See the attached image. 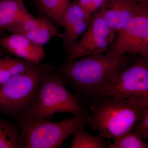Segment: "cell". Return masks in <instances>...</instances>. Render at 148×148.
Instances as JSON below:
<instances>
[{
	"label": "cell",
	"instance_id": "6da1fadb",
	"mask_svg": "<svg viewBox=\"0 0 148 148\" xmlns=\"http://www.w3.org/2000/svg\"><path fill=\"white\" fill-rule=\"evenodd\" d=\"M106 53L90 56L57 67L67 87L73 91L82 104L90 107L100 100L101 89L120 72L130 66L125 56Z\"/></svg>",
	"mask_w": 148,
	"mask_h": 148
},
{
	"label": "cell",
	"instance_id": "7a4b0ae2",
	"mask_svg": "<svg viewBox=\"0 0 148 148\" xmlns=\"http://www.w3.org/2000/svg\"><path fill=\"white\" fill-rule=\"evenodd\" d=\"M87 124L98 135L113 140L132 130L144 118L148 101L136 98L106 97L89 107Z\"/></svg>",
	"mask_w": 148,
	"mask_h": 148
},
{
	"label": "cell",
	"instance_id": "3957f363",
	"mask_svg": "<svg viewBox=\"0 0 148 148\" xmlns=\"http://www.w3.org/2000/svg\"><path fill=\"white\" fill-rule=\"evenodd\" d=\"M67 87L57 67L52 65L32 106L17 121L49 118L60 113L89 115L79 98Z\"/></svg>",
	"mask_w": 148,
	"mask_h": 148
},
{
	"label": "cell",
	"instance_id": "277c9868",
	"mask_svg": "<svg viewBox=\"0 0 148 148\" xmlns=\"http://www.w3.org/2000/svg\"><path fill=\"white\" fill-rule=\"evenodd\" d=\"M88 116H77L61 121L49 118L18 122V148H60L77 129L87 125Z\"/></svg>",
	"mask_w": 148,
	"mask_h": 148
},
{
	"label": "cell",
	"instance_id": "5b68a950",
	"mask_svg": "<svg viewBox=\"0 0 148 148\" xmlns=\"http://www.w3.org/2000/svg\"><path fill=\"white\" fill-rule=\"evenodd\" d=\"M51 66L40 64L0 85V113L20 119L32 106Z\"/></svg>",
	"mask_w": 148,
	"mask_h": 148
},
{
	"label": "cell",
	"instance_id": "8992f818",
	"mask_svg": "<svg viewBox=\"0 0 148 148\" xmlns=\"http://www.w3.org/2000/svg\"><path fill=\"white\" fill-rule=\"evenodd\" d=\"M136 98L148 101V57L140 56L101 89L104 97Z\"/></svg>",
	"mask_w": 148,
	"mask_h": 148
},
{
	"label": "cell",
	"instance_id": "52a82bcc",
	"mask_svg": "<svg viewBox=\"0 0 148 148\" xmlns=\"http://www.w3.org/2000/svg\"><path fill=\"white\" fill-rule=\"evenodd\" d=\"M116 35L101 14L97 12L93 15L91 23L81 38L67 51L64 63L106 53L113 43Z\"/></svg>",
	"mask_w": 148,
	"mask_h": 148
},
{
	"label": "cell",
	"instance_id": "ba28073f",
	"mask_svg": "<svg viewBox=\"0 0 148 148\" xmlns=\"http://www.w3.org/2000/svg\"><path fill=\"white\" fill-rule=\"evenodd\" d=\"M106 53L118 57L138 54L148 57V5L116 34Z\"/></svg>",
	"mask_w": 148,
	"mask_h": 148
},
{
	"label": "cell",
	"instance_id": "9c48e42d",
	"mask_svg": "<svg viewBox=\"0 0 148 148\" xmlns=\"http://www.w3.org/2000/svg\"><path fill=\"white\" fill-rule=\"evenodd\" d=\"M148 5L131 0H105L98 12L110 28L117 34Z\"/></svg>",
	"mask_w": 148,
	"mask_h": 148
},
{
	"label": "cell",
	"instance_id": "30bf717a",
	"mask_svg": "<svg viewBox=\"0 0 148 148\" xmlns=\"http://www.w3.org/2000/svg\"><path fill=\"white\" fill-rule=\"evenodd\" d=\"M93 16L86 13L77 0L71 2L63 18L62 27L65 29L64 45L68 50L79 40L89 27Z\"/></svg>",
	"mask_w": 148,
	"mask_h": 148
},
{
	"label": "cell",
	"instance_id": "8fae6325",
	"mask_svg": "<svg viewBox=\"0 0 148 148\" xmlns=\"http://www.w3.org/2000/svg\"><path fill=\"white\" fill-rule=\"evenodd\" d=\"M0 45L9 53L35 64H40L45 58L43 46L20 34H10L0 38Z\"/></svg>",
	"mask_w": 148,
	"mask_h": 148
},
{
	"label": "cell",
	"instance_id": "7c38bea8",
	"mask_svg": "<svg viewBox=\"0 0 148 148\" xmlns=\"http://www.w3.org/2000/svg\"><path fill=\"white\" fill-rule=\"evenodd\" d=\"M29 14L23 0H0V29L6 31Z\"/></svg>",
	"mask_w": 148,
	"mask_h": 148
},
{
	"label": "cell",
	"instance_id": "4fadbf2b",
	"mask_svg": "<svg viewBox=\"0 0 148 148\" xmlns=\"http://www.w3.org/2000/svg\"><path fill=\"white\" fill-rule=\"evenodd\" d=\"M71 148H105L108 147L106 139L99 135L93 136L84 127L77 129L73 133Z\"/></svg>",
	"mask_w": 148,
	"mask_h": 148
},
{
	"label": "cell",
	"instance_id": "5bb4252c",
	"mask_svg": "<svg viewBox=\"0 0 148 148\" xmlns=\"http://www.w3.org/2000/svg\"><path fill=\"white\" fill-rule=\"evenodd\" d=\"M40 45L43 46L52 38L57 36L64 37V34H60L53 23L45 18L42 23L36 29L22 34Z\"/></svg>",
	"mask_w": 148,
	"mask_h": 148
},
{
	"label": "cell",
	"instance_id": "9a60e30c",
	"mask_svg": "<svg viewBox=\"0 0 148 148\" xmlns=\"http://www.w3.org/2000/svg\"><path fill=\"white\" fill-rule=\"evenodd\" d=\"M45 13L49 18L62 26L64 14L70 0H38Z\"/></svg>",
	"mask_w": 148,
	"mask_h": 148
},
{
	"label": "cell",
	"instance_id": "2e32d148",
	"mask_svg": "<svg viewBox=\"0 0 148 148\" xmlns=\"http://www.w3.org/2000/svg\"><path fill=\"white\" fill-rule=\"evenodd\" d=\"M18 125L0 118V148H18Z\"/></svg>",
	"mask_w": 148,
	"mask_h": 148
},
{
	"label": "cell",
	"instance_id": "e0dca14e",
	"mask_svg": "<svg viewBox=\"0 0 148 148\" xmlns=\"http://www.w3.org/2000/svg\"><path fill=\"white\" fill-rule=\"evenodd\" d=\"M112 144L108 145L109 148H148L147 143L140 132L130 130L114 139Z\"/></svg>",
	"mask_w": 148,
	"mask_h": 148
},
{
	"label": "cell",
	"instance_id": "ac0fdd59",
	"mask_svg": "<svg viewBox=\"0 0 148 148\" xmlns=\"http://www.w3.org/2000/svg\"><path fill=\"white\" fill-rule=\"evenodd\" d=\"M45 18V17L37 18L30 13L21 21L10 27L6 31L10 34H23L36 29L42 23Z\"/></svg>",
	"mask_w": 148,
	"mask_h": 148
},
{
	"label": "cell",
	"instance_id": "d6986e66",
	"mask_svg": "<svg viewBox=\"0 0 148 148\" xmlns=\"http://www.w3.org/2000/svg\"><path fill=\"white\" fill-rule=\"evenodd\" d=\"M2 59L12 77L38 68L40 65L23 59L5 57Z\"/></svg>",
	"mask_w": 148,
	"mask_h": 148
},
{
	"label": "cell",
	"instance_id": "ffe728a7",
	"mask_svg": "<svg viewBox=\"0 0 148 148\" xmlns=\"http://www.w3.org/2000/svg\"><path fill=\"white\" fill-rule=\"evenodd\" d=\"M77 1L86 13L93 16L100 10L105 0H77Z\"/></svg>",
	"mask_w": 148,
	"mask_h": 148
},
{
	"label": "cell",
	"instance_id": "44dd1931",
	"mask_svg": "<svg viewBox=\"0 0 148 148\" xmlns=\"http://www.w3.org/2000/svg\"><path fill=\"white\" fill-rule=\"evenodd\" d=\"M132 130L140 132L145 140H148V110L143 119L137 123Z\"/></svg>",
	"mask_w": 148,
	"mask_h": 148
},
{
	"label": "cell",
	"instance_id": "7402d4cb",
	"mask_svg": "<svg viewBox=\"0 0 148 148\" xmlns=\"http://www.w3.org/2000/svg\"><path fill=\"white\" fill-rule=\"evenodd\" d=\"M12 78L10 73L3 61L0 58V85L4 84Z\"/></svg>",
	"mask_w": 148,
	"mask_h": 148
},
{
	"label": "cell",
	"instance_id": "603a6c76",
	"mask_svg": "<svg viewBox=\"0 0 148 148\" xmlns=\"http://www.w3.org/2000/svg\"><path fill=\"white\" fill-rule=\"evenodd\" d=\"M135 2L145 4H148V0H131Z\"/></svg>",
	"mask_w": 148,
	"mask_h": 148
},
{
	"label": "cell",
	"instance_id": "cb8c5ba5",
	"mask_svg": "<svg viewBox=\"0 0 148 148\" xmlns=\"http://www.w3.org/2000/svg\"><path fill=\"white\" fill-rule=\"evenodd\" d=\"M148 140V143H147V145H148V140Z\"/></svg>",
	"mask_w": 148,
	"mask_h": 148
}]
</instances>
